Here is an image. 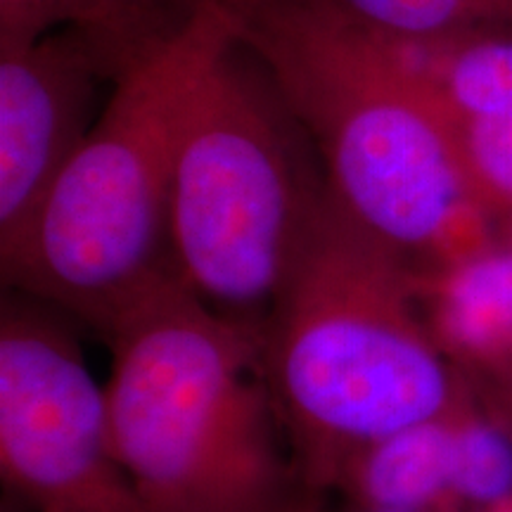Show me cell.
Instances as JSON below:
<instances>
[{"mask_svg": "<svg viewBox=\"0 0 512 512\" xmlns=\"http://www.w3.org/2000/svg\"><path fill=\"white\" fill-rule=\"evenodd\" d=\"M226 3L351 221L418 273L494 238L444 117L380 36L328 0Z\"/></svg>", "mask_w": 512, "mask_h": 512, "instance_id": "obj_1", "label": "cell"}, {"mask_svg": "<svg viewBox=\"0 0 512 512\" xmlns=\"http://www.w3.org/2000/svg\"><path fill=\"white\" fill-rule=\"evenodd\" d=\"M278 512H311V510H302V508H290V505H285V508H280Z\"/></svg>", "mask_w": 512, "mask_h": 512, "instance_id": "obj_16", "label": "cell"}, {"mask_svg": "<svg viewBox=\"0 0 512 512\" xmlns=\"http://www.w3.org/2000/svg\"><path fill=\"white\" fill-rule=\"evenodd\" d=\"M119 62L79 31L0 43V247L17 238L98 121Z\"/></svg>", "mask_w": 512, "mask_h": 512, "instance_id": "obj_7", "label": "cell"}, {"mask_svg": "<svg viewBox=\"0 0 512 512\" xmlns=\"http://www.w3.org/2000/svg\"><path fill=\"white\" fill-rule=\"evenodd\" d=\"M102 339L114 453L143 512L285 508L261 328L211 309L171 273Z\"/></svg>", "mask_w": 512, "mask_h": 512, "instance_id": "obj_4", "label": "cell"}, {"mask_svg": "<svg viewBox=\"0 0 512 512\" xmlns=\"http://www.w3.org/2000/svg\"><path fill=\"white\" fill-rule=\"evenodd\" d=\"M356 505V503H354ZM354 512H413V510H396V508H373V505H356Z\"/></svg>", "mask_w": 512, "mask_h": 512, "instance_id": "obj_14", "label": "cell"}, {"mask_svg": "<svg viewBox=\"0 0 512 512\" xmlns=\"http://www.w3.org/2000/svg\"><path fill=\"white\" fill-rule=\"evenodd\" d=\"M382 41L437 105L496 235H512V27Z\"/></svg>", "mask_w": 512, "mask_h": 512, "instance_id": "obj_8", "label": "cell"}, {"mask_svg": "<svg viewBox=\"0 0 512 512\" xmlns=\"http://www.w3.org/2000/svg\"><path fill=\"white\" fill-rule=\"evenodd\" d=\"M501 387H503V392H505V396H508V399H510V403H512V382H503V384H501Z\"/></svg>", "mask_w": 512, "mask_h": 512, "instance_id": "obj_15", "label": "cell"}, {"mask_svg": "<svg viewBox=\"0 0 512 512\" xmlns=\"http://www.w3.org/2000/svg\"><path fill=\"white\" fill-rule=\"evenodd\" d=\"M387 41H439L479 29L512 27V0H328Z\"/></svg>", "mask_w": 512, "mask_h": 512, "instance_id": "obj_12", "label": "cell"}, {"mask_svg": "<svg viewBox=\"0 0 512 512\" xmlns=\"http://www.w3.org/2000/svg\"><path fill=\"white\" fill-rule=\"evenodd\" d=\"M427 323L453 363L512 382V235L418 273Z\"/></svg>", "mask_w": 512, "mask_h": 512, "instance_id": "obj_9", "label": "cell"}, {"mask_svg": "<svg viewBox=\"0 0 512 512\" xmlns=\"http://www.w3.org/2000/svg\"><path fill=\"white\" fill-rule=\"evenodd\" d=\"M508 512H512V510H508Z\"/></svg>", "mask_w": 512, "mask_h": 512, "instance_id": "obj_17", "label": "cell"}, {"mask_svg": "<svg viewBox=\"0 0 512 512\" xmlns=\"http://www.w3.org/2000/svg\"><path fill=\"white\" fill-rule=\"evenodd\" d=\"M0 470L34 512H143L114 453L105 382L67 316L12 290L0 313Z\"/></svg>", "mask_w": 512, "mask_h": 512, "instance_id": "obj_6", "label": "cell"}, {"mask_svg": "<svg viewBox=\"0 0 512 512\" xmlns=\"http://www.w3.org/2000/svg\"><path fill=\"white\" fill-rule=\"evenodd\" d=\"M261 363L309 486H337L361 448L465 399L427 323L418 271L351 221L330 190L261 323Z\"/></svg>", "mask_w": 512, "mask_h": 512, "instance_id": "obj_2", "label": "cell"}, {"mask_svg": "<svg viewBox=\"0 0 512 512\" xmlns=\"http://www.w3.org/2000/svg\"><path fill=\"white\" fill-rule=\"evenodd\" d=\"M200 0H0V43L72 29L93 38L124 69L145 46L174 31Z\"/></svg>", "mask_w": 512, "mask_h": 512, "instance_id": "obj_11", "label": "cell"}, {"mask_svg": "<svg viewBox=\"0 0 512 512\" xmlns=\"http://www.w3.org/2000/svg\"><path fill=\"white\" fill-rule=\"evenodd\" d=\"M451 496L491 512L512 508V434L467 399L453 413Z\"/></svg>", "mask_w": 512, "mask_h": 512, "instance_id": "obj_13", "label": "cell"}, {"mask_svg": "<svg viewBox=\"0 0 512 512\" xmlns=\"http://www.w3.org/2000/svg\"><path fill=\"white\" fill-rule=\"evenodd\" d=\"M325 197L309 136L235 27L192 88L178 136L176 275L211 309L261 328Z\"/></svg>", "mask_w": 512, "mask_h": 512, "instance_id": "obj_5", "label": "cell"}, {"mask_svg": "<svg viewBox=\"0 0 512 512\" xmlns=\"http://www.w3.org/2000/svg\"><path fill=\"white\" fill-rule=\"evenodd\" d=\"M235 27L226 0H200L121 69L86 143L0 247L8 290L105 337L176 273L169 211L178 136L192 88Z\"/></svg>", "mask_w": 512, "mask_h": 512, "instance_id": "obj_3", "label": "cell"}, {"mask_svg": "<svg viewBox=\"0 0 512 512\" xmlns=\"http://www.w3.org/2000/svg\"><path fill=\"white\" fill-rule=\"evenodd\" d=\"M453 413L456 408L361 448L344 467L337 486L356 505L413 512L444 508L453 501Z\"/></svg>", "mask_w": 512, "mask_h": 512, "instance_id": "obj_10", "label": "cell"}]
</instances>
